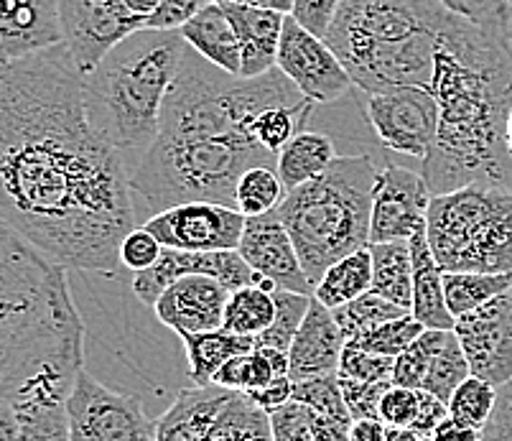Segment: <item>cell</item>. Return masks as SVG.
Instances as JSON below:
<instances>
[{
	"instance_id": "836d02e7",
	"label": "cell",
	"mask_w": 512,
	"mask_h": 441,
	"mask_svg": "<svg viewBox=\"0 0 512 441\" xmlns=\"http://www.w3.org/2000/svg\"><path fill=\"white\" fill-rule=\"evenodd\" d=\"M273 296H276V319L255 340V347H271V350L288 352L293 340H296V334H299L301 324H304L306 314H309V306L314 296L283 289L273 291Z\"/></svg>"
},
{
	"instance_id": "d4e9b609",
	"label": "cell",
	"mask_w": 512,
	"mask_h": 441,
	"mask_svg": "<svg viewBox=\"0 0 512 441\" xmlns=\"http://www.w3.org/2000/svg\"><path fill=\"white\" fill-rule=\"evenodd\" d=\"M181 342H184L189 378L194 380V385H212L214 375L220 373L227 362L255 350L253 337H240V334H232L227 329L186 334V337H181Z\"/></svg>"
},
{
	"instance_id": "f546056e",
	"label": "cell",
	"mask_w": 512,
	"mask_h": 441,
	"mask_svg": "<svg viewBox=\"0 0 512 441\" xmlns=\"http://www.w3.org/2000/svg\"><path fill=\"white\" fill-rule=\"evenodd\" d=\"M273 291H276V286L268 281L232 291L222 329L240 334V337L258 340L260 334L271 327L273 319H276V296H273Z\"/></svg>"
},
{
	"instance_id": "f907efd6",
	"label": "cell",
	"mask_w": 512,
	"mask_h": 441,
	"mask_svg": "<svg viewBox=\"0 0 512 441\" xmlns=\"http://www.w3.org/2000/svg\"><path fill=\"white\" fill-rule=\"evenodd\" d=\"M0 441H21V421L16 403L0 396Z\"/></svg>"
},
{
	"instance_id": "44dd1931",
	"label": "cell",
	"mask_w": 512,
	"mask_h": 441,
	"mask_svg": "<svg viewBox=\"0 0 512 441\" xmlns=\"http://www.w3.org/2000/svg\"><path fill=\"white\" fill-rule=\"evenodd\" d=\"M72 385L41 380L13 398L21 421V441H69L67 396Z\"/></svg>"
},
{
	"instance_id": "4fadbf2b",
	"label": "cell",
	"mask_w": 512,
	"mask_h": 441,
	"mask_svg": "<svg viewBox=\"0 0 512 441\" xmlns=\"http://www.w3.org/2000/svg\"><path fill=\"white\" fill-rule=\"evenodd\" d=\"M143 227L164 248L217 253V250L240 248L245 215L230 204L186 202L151 215Z\"/></svg>"
},
{
	"instance_id": "f6af8a7d",
	"label": "cell",
	"mask_w": 512,
	"mask_h": 441,
	"mask_svg": "<svg viewBox=\"0 0 512 441\" xmlns=\"http://www.w3.org/2000/svg\"><path fill=\"white\" fill-rule=\"evenodd\" d=\"M441 3L451 8V11L472 18V21L505 31V13L510 0H441Z\"/></svg>"
},
{
	"instance_id": "30bf717a",
	"label": "cell",
	"mask_w": 512,
	"mask_h": 441,
	"mask_svg": "<svg viewBox=\"0 0 512 441\" xmlns=\"http://www.w3.org/2000/svg\"><path fill=\"white\" fill-rule=\"evenodd\" d=\"M69 441H156L158 424L146 416L141 398L107 388L79 370L67 396Z\"/></svg>"
},
{
	"instance_id": "681fc988",
	"label": "cell",
	"mask_w": 512,
	"mask_h": 441,
	"mask_svg": "<svg viewBox=\"0 0 512 441\" xmlns=\"http://www.w3.org/2000/svg\"><path fill=\"white\" fill-rule=\"evenodd\" d=\"M428 441H482V431L469 429L454 419H444Z\"/></svg>"
},
{
	"instance_id": "ee69618b",
	"label": "cell",
	"mask_w": 512,
	"mask_h": 441,
	"mask_svg": "<svg viewBox=\"0 0 512 441\" xmlns=\"http://www.w3.org/2000/svg\"><path fill=\"white\" fill-rule=\"evenodd\" d=\"M339 8V0H293L291 16L316 36H327L332 18Z\"/></svg>"
},
{
	"instance_id": "d590c367",
	"label": "cell",
	"mask_w": 512,
	"mask_h": 441,
	"mask_svg": "<svg viewBox=\"0 0 512 441\" xmlns=\"http://www.w3.org/2000/svg\"><path fill=\"white\" fill-rule=\"evenodd\" d=\"M293 401L304 403L311 413H316L321 419L337 421L342 426H352V421H355L347 403H344L339 375L293 383Z\"/></svg>"
},
{
	"instance_id": "2e32d148",
	"label": "cell",
	"mask_w": 512,
	"mask_h": 441,
	"mask_svg": "<svg viewBox=\"0 0 512 441\" xmlns=\"http://www.w3.org/2000/svg\"><path fill=\"white\" fill-rule=\"evenodd\" d=\"M186 276H209L217 278L220 283H225L230 291L245 289V286H253L260 283L263 278L242 261V255L237 250H217V253H189V250H174L164 248L161 258L156 261V266H151L148 271L133 273V283L130 289L136 294V299L141 304L153 306L158 301V296L169 289L171 283H176L179 278Z\"/></svg>"
},
{
	"instance_id": "c3c4849f",
	"label": "cell",
	"mask_w": 512,
	"mask_h": 441,
	"mask_svg": "<svg viewBox=\"0 0 512 441\" xmlns=\"http://www.w3.org/2000/svg\"><path fill=\"white\" fill-rule=\"evenodd\" d=\"M248 398L255 403V406H260L268 416H271L273 411H278V408L293 401V380L281 378L273 385H268V388H263V391L248 393Z\"/></svg>"
},
{
	"instance_id": "8fae6325",
	"label": "cell",
	"mask_w": 512,
	"mask_h": 441,
	"mask_svg": "<svg viewBox=\"0 0 512 441\" xmlns=\"http://www.w3.org/2000/svg\"><path fill=\"white\" fill-rule=\"evenodd\" d=\"M367 120L385 148L413 159H426L439 133V102L428 87L367 95Z\"/></svg>"
},
{
	"instance_id": "74e56055",
	"label": "cell",
	"mask_w": 512,
	"mask_h": 441,
	"mask_svg": "<svg viewBox=\"0 0 512 441\" xmlns=\"http://www.w3.org/2000/svg\"><path fill=\"white\" fill-rule=\"evenodd\" d=\"M393 365H395L393 357L372 355V352L347 342V347H344L342 352V360H339L337 375L342 380L383 383V380H390V375H393Z\"/></svg>"
},
{
	"instance_id": "ba28073f",
	"label": "cell",
	"mask_w": 512,
	"mask_h": 441,
	"mask_svg": "<svg viewBox=\"0 0 512 441\" xmlns=\"http://www.w3.org/2000/svg\"><path fill=\"white\" fill-rule=\"evenodd\" d=\"M426 238L444 273H512V189L472 184L431 197Z\"/></svg>"
},
{
	"instance_id": "603a6c76",
	"label": "cell",
	"mask_w": 512,
	"mask_h": 441,
	"mask_svg": "<svg viewBox=\"0 0 512 441\" xmlns=\"http://www.w3.org/2000/svg\"><path fill=\"white\" fill-rule=\"evenodd\" d=\"M411 243L413 258V306L411 314L426 329H454L456 319L451 317L444 296V271L434 258V250L428 245L426 232L416 235Z\"/></svg>"
},
{
	"instance_id": "7402d4cb",
	"label": "cell",
	"mask_w": 512,
	"mask_h": 441,
	"mask_svg": "<svg viewBox=\"0 0 512 441\" xmlns=\"http://www.w3.org/2000/svg\"><path fill=\"white\" fill-rule=\"evenodd\" d=\"M181 39L192 51H197L199 57L207 59L217 69L227 74L240 77L242 72V51L240 41H237L235 26H232L230 16H227L225 6L220 3H209L207 8L197 13L194 18L184 23L179 29Z\"/></svg>"
},
{
	"instance_id": "ac0fdd59",
	"label": "cell",
	"mask_w": 512,
	"mask_h": 441,
	"mask_svg": "<svg viewBox=\"0 0 512 441\" xmlns=\"http://www.w3.org/2000/svg\"><path fill=\"white\" fill-rule=\"evenodd\" d=\"M232 291L209 276H186L171 283L153 304L156 319L179 337L222 329Z\"/></svg>"
},
{
	"instance_id": "7a4b0ae2",
	"label": "cell",
	"mask_w": 512,
	"mask_h": 441,
	"mask_svg": "<svg viewBox=\"0 0 512 441\" xmlns=\"http://www.w3.org/2000/svg\"><path fill=\"white\" fill-rule=\"evenodd\" d=\"M301 100L278 67L248 80L189 49L166 95L156 141L130 171V189L153 215L186 202L235 207L240 176L276 161L253 138V120L271 105Z\"/></svg>"
},
{
	"instance_id": "5bb4252c",
	"label": "cell",
	"mask_w": 512,
	"mask_h": 441,
	"mask_svg": "<svg viewBox=\"0 0 512 441\" xmlns=\"http://www.w3.org/2000/svg\"><path fill=\"white\" fill-rule=\"evenodd\" d=\"M428 194L421 171L390 164L377 171L375 192H372L370 245L393 243V240H413L426 232Z\"/></svg>"
},
{
	"instance_id": "b9f144b4",
	"label": "cell",
	"mask_w": 512,
	"mask_h": 441,
	"mask_svg": "<svg viewBox=\"0 0 512 441\" xmlns=\"http://www.w3.org/2000/svg\"><path fill=\"white\" fill-rule=\"evenodd\" d=\"M421 411V391L390 385V391L380 403V421L393 429H411Z\"/></svg>"
},
{
	"instance_id": "8992f818",
	"label": "cell",
	"mask_w": 512,
	"mask_h": 441,
	"mask_svg": "<svg viewBox=\"0 0 512 441\" xmlns=\"http://www.w3.org/2000/svg\"><path fill=\"white\" fill-rule=\"evenodd\" d=\"M186 51L179 31L143 29L82 74L87 113L123 159L125 153L143 156L156 141L161 110Z\"/></svg>"
},
{
	"instance_id": "91938a15",
	"label": "cell",
	"mask_w": 512,
	"mask_h": 441,
	"mask_svg": "<svg viewBox=\"0 0 512 441\" xmlns=\"http://www.w3.org/2000/svg\"><path fill=\"white\" fill-rule=\"evenodd\" d=\"M510 296H512V286H510Z\"/></svg>"
},
{
	"instance_id": "680465c9",
	"label": "cell",
	"mask_w": 512,
	"mask_h": 441,
	"mask_svg": "<svg viewBox=\"0 0 512 441\" xmlns=\"http://www.w3.org/2000/svg\"><path fill=\"white\" fill-rule=\"evenodd\" d=\"M507 148H510V153H512V113H510V118H507Z\"/></svg>"
},
{
	"instance_id": "277c9868",
	"label": "cell",
	"mask_w": 512,
	"mask_h": 441,
	"mask_svg": "<svg viewBox=\"0 0 512 441\" xmlns=\"http://www.w3.org/2000/svg\"><path fill=\"white\" fill-rule=\"evenodd\" d=\"M85 322L67 268L0 222V396L41 380L74 385L85 370Z\"/></svg>"
},
{
	"instance_id": "ffe728a7",
	"label": "cell",
	"mask_w": 512,
	"mask_h": 441,
	"mask_svg": "<svg viewBox=\"0 0 512 441\" xmlns=\"http://www.w3.org/2000/svg\"><path fill=\"white\" fill-rule=\"evenodd\" d=\"M225 11L235 26L237 41H240V77L253 80V77H263L271 69H276L286 16L278 11H268V8L245 6H225Z\"/></svg>"
},
{
	"instance_id": "f35d334b",
	"label": "cell",
	"mask_w": 512,
	"mask_h": 441,
	"mask_svg": "<svg viewBox=\"0 0 512 441\" xmlns=\"http://www.w3.org/2000/svg\"><path fill=\"white\" fill-rule=\"evenodd\" d=\"M342 396L347 403L352 419H380V403L390 391V380L383 383H362V380H342Z\"/></svg>"
},
{
	"instance_id": "f5cc1de1",
	"label": "cell",
	"mask_w": 512,
	"mask_h": 441,
	"mask_svg": "<svg viewBox=\"0 0 512 441\" xmlns=\"http://www.w3.org/2000/svg\"><path fill=\"white\" fill-rule=\"evenodd\" d=\"M311 426H314L316 441H352V436H349L352 426H342L337 421L321 419L316 413H311Z\"/></svg>"
},
{
	"instance_id": "1f68e13d",
	"label": "cell",
	"mask_w": 512,
	"mask_h": 441,
	"mask_svg": "<svg viewBox=\"0 0 512 441\" xmlns=\"http://www.w3.org/2000/svg\"><path fill=\"white\" fill-rule=\"evenodd\" d=\"M286 187H283L281 176H278L276 166H250L245 174L240 176L235 189V207L245 217H258L276 212L286 199Z\"/></svg>"
},
{
	"instance_id": "8d00e7d4",
	"label": "cell",
	"mask_w": 512,
	"mask_h": 441,
	"mask_svg": "<svg viewBox=\"0 0 512 441\" xmlns=\"http://www.w3.org/2000/svg\"><path fill=\"white\" fill-rule=\"evenodd\" d=\"M426 332L421 322H418L413 314H406V317L393 319V322L383 324V327L372 329L370 334L355 340L352 345L362 347V350L372 352V355H380V357H398L413 345V342Z\"/></svg>"
},
{
	"instance_id": "4316f807",
	"label": "cell",
	"mask_w": 512,
	"mask_h": 441,
	"mask_svg": "<svg viewBox=\"0 0 512 441\" xmlns=\"http://www.w3.org/2000/svg\"><path fill=\"white\" fill-rule=\"evenodd\" d=\"M291 365H288V352L271 350V347H255L253 352L235 357L214 375L212 385H220L227 391L237 393H255L263 391L268 385H273L281 378H291L288 375Z\"/></svg>"
},
{
	"instance_id": "d6a6232c",
	"label": "cell",
	"mask_w": 512,
	"mask_h": 441,
	"mask_svg": "<svg viewBox=\"0 0 512 441\" xmlns=\"http://www.w3.org/2000/svg\"><path fill=\"white\" fill-rule=\"evenodd\" d=\"M334 319H337L339 329H342L344 340L347 342H355L365 334H370L372 329L383 327V324L393 322V319L406 317L411 311L400 309L398 304L393 301L383 299V296L377 294H365L360 299L349 301V304L339 306V309L332 311Z\"/></svg>"
},
{
	"instance_id": "9c48e42d",
	"label": "cell",
	"mask_w": 512,
	"mask_h": 441,
	"mask_svg": "<svg viewBox=\"0 0 512 441\" xmlns=\"http://www.w3.org/2000/svg\"><path fill=\"white\" fill-rule=\"evenodd\" d=\"M156 424V441H273L268 413L220 385L184 388Z\"/></svg>"
},
{
	"instance_id": "4dcf8cb0",
	"label": "cell",
	"mask_w": 512,
	"mask_h": 441,
	"mask_svg": "<svg viewBox=\"0 0 512 441\" xmlns=\"http://www.w3.org/2000/svg\"><path fill=\"white\" fill-rule=\"evenodd\" d=\"M512 273L490 276V273H444V296L451 317H467L479 306L490 304L502 294H510Z\"/></svg>"
},
{
	"instance_id": "ab89813d",
	"label": "cell",
	"mask_w": 512,
	"mask_h": 441,
	"mask_svg": "<svg viewBox=\"0 0 512 441\" xmlns=\"http://www.w3.org/2000/svg\"><path fill=\"white\" fill-rule=\"evenodd\" d=\"M273 441H316L311 411L299 401H291L268 416Z\"/></svg>"
},
{
	"instance_id": "d6986e66",
	"label": "cell",
	"mask_w": 512,
	"mask_h": 441,
	"mask_svg": "<svg viewBox=\"0 0 512 441\" xmlns=\"http://www.w3.org/2000/svg\"><path fill=\"white\" fill-rule=\"evenodd\" d=\"M344 347H347V340L332 309L311 299L309 314L288 350V365H291L288 375L293 383L337 375Z\"/></svg>"
},
{
	"instance_id": "60d3db41",
	"label": "cell",
	"mask_w": 512,
	"mask_h": 441,
	"mask_svg": "<svg viewBox=\"0 0 512 441\" xmlns=\"http://www.w3.org/2000/svg\"><path fill=\"white\" fill-rule=\"evenodd\" d=\"M161 253H164V245L158 243L151 232L141 225L136 230H130L123 243H120V266L133 273L148 271L151 266H156Z\"/></svg>"
},
{
	"instance_id": "9a60e30c",
	"label": "cell",
	"mask_w": 512,
	"mask_h": 441,
	"mask_svg": "<svg viewBox=\"0 0 512 441\" xmlns=\"http://www.w3.org/2000/svg\"><path fill=\"white\" fill-rule=\"evenodd\" d=\"M454 334L469 362V373L495 388L512 380V296L502 294L459 317Z\"/></svg>"
},
{
	"instance_id": "83f0119b",
	"label": "cell",
	"mask_w": 512,
	"mask_h": 441,
	"mask_svg": "<svg viewBox=\"0 0 512 441\" xmlns=\"http://www.w3.org/2000/svg\"><path fill=\"white\" fill-rule=\"evenodd\" d=\"M426 337L431 355H428V370L421 391L434 393L436 398L449 403L451 393L472 375L469 362L454 329H426Z\"/></svg>"
},
{
	"instance_id": "7bdbcfd3",
	"label": "cell",
	"mask_w": 512,
	"mask_h": 441,
	"mask_svg": "<svg viewBox=\"0 0 512 441\" xmlns=\"http://www.w3.org/2000/svg\"><path fill=\"white\" fill-rule=\"evenodd\" d=\"M214 0H161V8L148 21V29L156 31H179L189 18L197 16Z\"/></svg>"
},
{
	"instance_id": "e575fe53",
	"label": "cell",
	"mask_w": 512,
	"mask_h": 441,
	"mask_svg": "<svg viewBox=\"0 0 512 441\" xmlns=\"http://www.w3.org/2000/svg\"><path fill=\"white\" fill-rule=\"evenodd\" d=\"M497 391L492 383L482 378L469 375L449 398V419L459 421L462 426H469L474 431H484L487 421H490L492 411L497 403Z\"/></svg>"
},
{
	"instance_id": "816d5d0a",
	"label": "cell",
	"mask_w": 512,
	"mask_h": 441,
	"mask_svg": "<svg viewBox=\"0 0 512 441\" xmlns=\"http://www.w3.org/2000/svg\"><path fill=\"white\" fill-rule=\"evenodd\" d=\"M352 441H388V426L380 419H357L349 429Z\"/></svg>"
},
{
	"instance_id": "f1b7e54d",
	"label": "cell",
	"mask_w": 512,
	"mask_h": 441,
	"mask_svg": "<svg viewBox=\"0 0 512 441\" xmlns=\"http://www.w3.org/2000/svg\"><path fill=\"white\" fill-rule=\"evenodd\" d=\"M372 291V255L370 248L347 255L342 261L332 263L314 286V299L327 309H339L349 301Z\"/></svg>"
},
{
	"instance_id": "db71d44e",
	"label": "cell",
	"mask_w": 512,
	"mask_h": 441,
	"mask_svg": "<svg viewBox=\"0 0 512 441\" xmlns=\"http://www.w3.org/2000/svg\"><path fill=\"white\" fill-rule=\"evenodd\" d=\"M220 6H245V8H268V11H278L283 16L293 13V0H214Z\"/></svg>"
},
{
	"instance_id": "52a82bcc",
	"label": "cell",
	"mask_w": 512,
	"mask_h": 441,
	"mask_svg": "<svg viewBox=\"0 0 512 441\" xmlns=\"http://www.w3.org/2000/svg\"><path fill=\"white\" fill-rule=\"evenodd\" d=\"M375 179L370 156H337L324 174L288 192L278 207L311 286L332 263L370 245Z\"/></svg>"
},
{
	"instance_id": "11a10c76",
	"label": "cell",
	"mask_w": 512,
	"mask_h": 441,
	"mask_svg": "<svg viewBox=\"0 0 512 441\" xmlns=\"http://www.w3.org/2000/svg\"><path fill=\"white\" fill-rule=\"evenodd\" d=\"M388 441H428L421 434H416L413 429H393L388 426Z\"/></svg>"
},
{
	"instance_id": "9f6ffc18",
	"label": "cell",
	"mask_w": 512,
	"mask_h": 441,
	"mask_svg": "<svg viewBox=\"0 0 512 441\" xmlns=\"http://www.w3.org/2000/svg\"><path fill=\"white\" fill-rule=\"evenodd\" d=\"M8 62V51H6V36H3V13H0V67Z\"/></svg>"
},
{
	"instance_id": "7c38bea8",
	"label": "cell",
	"mask_w": 512,
	"mask_h": 441,
	"mask_svg": "<svg viewBox=\"0 0 512 441\" xmlns=\"http://www.w3.org/2000/svg\"><path fill=\"white\" fill-rule=\"evenodd\" d=\"M276 67L314 105L342 100L355 87L347 67L339 62L327 39L311 34L293 16H286V21H283Z\"/></svg>"
},
{
	"instance_id": "5b68a950",
	"label": "cell",
	"mask_w": 512,
	"mask_h": 441,
	"mask_svg": "<svg viewBox=\"0 0 512 441\" xmlns=\"http://www.w3.org/2000/svg\"><path fill=\"white\" fill-rule=\"evenodd\" d=\"M454 16L441 0H339L324 39L365 95L428 87Z\"/></svg>"
},
{
	"instance_id": "6f0895ef",
	"label": "cell",
	"mask_w": 512,
	"mask_h": 441,
	"mask_svg": "<svg viewBox=\"0 0 512 441\" xmlns=\"http://www.w3.org/2000/svg\"><path fill=\"white\" fill-rule=\"evenodd\" d=\"M505 31H507V39L512 44V0L507 3V13H505Z\"/></svg>"
},
{
	"instance_id": "7dc6e473",
	"label": "cell",
	"mask_w": 512,
	"mask_h": 441,
	"mask_svg": "<svg viewBox=\"0 0 512 441\" xmlns=\"http://www.w3.org/2000/svg\"><path fill=\"white\" fill-rule=\"evenodd\" d=\"M444 419H449V406H446L441 398H436L434 393L421 391V411L416 416V424L411 426L416 434H421L423 439H431V434L436 431V426Z\"/></svg>"
},
{
	"instance_id": "484cf974",
	"label": "cell",
	"mask_w": 512,
	"mask_h": 441,
	"mask_svg": "<svg viewBox=\"0 0 512 441\" xmlns=\"http://www.w3.org/2000/svg\"><path fill=\"white\" fill-rule=\"evenodd\" d=\"M372 255V294L393 301L400 309L413 306V258L408 240L367 245Z\"/></svg>"
},
{
	"instance_id": "6da1fadb",
	"label": "cell",
	"mask_w": 512,
	"mask_h": 441,
	"mask_svg": "<svg viewBox=\"0 0 512 441\" xmlns=\"http://www.w3.org/2000/svg\"><path fill=\"white\" fill-rule=\"evenodd\" d=\"M123 153L92 123L67 46L0 67V222L62 268L115 276L136 230Z\"/></svg>"
},
{
	"instance_id": "3957f363",
	"label": "cell",
	"mask_w": 512,
	"mask_h": 441,
	"mask_svg": "<svg viewBox=\"0 0 512 441\" xmlns=\"http://www.w3.org/2000/svg\"><path fill=\"white\" fill-rule=\"evenodd\" d=\"M428 90L439 102V133L421 161L428 194L472 184L512 189V44L505 31L456 13L439 39Z\"/></svg>"
},
{
	"instance_id": "e0dca14e",
	"label": "cell",
	"mask_w": 512,
	"mask_h": 441,
	"mask_svg": "<svg viewBox=\"0 0 512 441\" xmlns=\"http://www.w3.org/2000/svg\"><path fill=\"white\" fill-rule=\"evenodd\" d=\"M237 253L263 281L273 283L276 289L314 296V286L306 278L299 250L278 217V210L268 215L245 217V230H242Z\"/></svg>"
},
{
	"instance_id": "cb8c5ba5",
	"label": "cell",
	"mask_w": 512,
	"mask_h": 441,
	"mask_svg": "<svg viewBox=\"0 0 512 441\" xmlns=\"http://www.w3.org/2000/svg\"><path fill=\"white\" fill-rule=\"evenodd\" d=\"M334 161H337V148L332 138L324 133L301 131L276 156V171L286 192H293L324 174Z\"/></svg>"
},
{
	"instance_id": "bcb514c9",
	"label": "cell",
	"mask_w": 512,
	"mask_h": 441,
	"mask_svg": "<svg viewBox=\"0 0 512 441\" xmlns=\"http://www.w3.org/2000/svg\"><path fill=\"white\" fill-rule=\"evenodd\" d=\"M482 441H512V380L497 391L495 411L484 426Z\"/></svg>"
}]
</instances>
